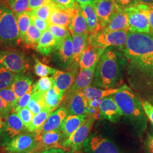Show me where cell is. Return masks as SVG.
I'll return each instance as SVG.
<instances>
[{
	"label": "cell",
	"mask_w": 153,
	"mask_h": 153,
	"mask_svg": "<svg viewBox=\"0 0 153 153\" xmlns=\"http://www.w3.org/2000/svg\"><path fill=\"white\" fill-rule=\"evenodd\" d=\"M8 6L16 17L25 11H30L29 0H6Z\"/></svg>",
	"instance_id": "e575fe53"
},
{
	"label": "cell",
	"mask_w": 153,
	"mask_h": 153,
	"mask_svg": "<svg viewBox=\"0 0 153 153\" xmlns=\"http://www.w3.org/2000/svg\"><path fill=\"white\" fill-rule=\"evenodd\" d=\"M83 148L86 153H123L114 142L97 133L88 136Z\"/></svg>",
	"instance_id": "30bf717a"
},
{
	"label": "cell",
	"mask_w": 153,
	"mask_h": 153,
	"mask_svg": "<svg viewBox=\"0 0 153 153\" xmlns=\"http://www.w3.org/2000/svg\"><path fill=\"white\" fill-rule=\"evenodd\" d=\"M57 5V4L52 1L30 11L31 14L37 16L39 18L48 21L52 12Z\"/></svg>",
	"instance_id": "d590c367"
},
{
	"label": "cell",
	"mask_w": 153,
	"mask_h": 153,
	"mask_svg": "<svg viewBox=\"0 0 153 153\" xmlns=\"http://www.w3.org/2000/svg\"><path fill=\"white\" fill-rule=\"evenodd\" d=\"M124 56L131 62L147 71H153V39L147 33L128 31Z\"/></svg>",
	"instance_id": "3957f363"
},
{
	"label": "cell",
	"mask_w": 153,
	"mask_h": 153,
	"mask_svg": "<svg viewBox=\"0 0 153 153\" xmlns=\"http://www.w3.org/2000/svg\"><path fill=\"white\" fill-rule=\"evenodd\" d=\"M88 36L89 33L72 36L73 57L71 68L77 69L81 57L88 44Z\"/></svg>",
	"instance_id": "7402d4cb"
},
{
	"label": "cell",
	"mask_w": 153,
	"mask_h": 153,
	"mask_svg": "<svg viewBox=\"0 0 153 153\" xmlns=\"http://www.w3.org/2000/svg\"><path fill=\"white\" fill-rule=\"evenodd\" d=\"M73 57V42L71 35H69L53 52L52 60L58 66L62 69H67L72 64Z\"/></svg>",
	"instance_id": "7c38bea8"
},
{
	"label": "cell",
	"mask_w": 153,
	"mask_h": 153,
	"mask_svg": "<svg viewBox=\"0 0 153 153\" xmlns=\"http://www.w3.org/2000/svg\"><path fill=\"white\" fill-rule=\"evenodd\" d=\"M88 117V116L86 115H68L62 123L60 128V131L64 135V140L70 137Z\"/></svg>",
	"instance_id": "83f0119b"
},
{
	"label": "cell",
	"mask_w": 153,
	"mask_h": 153,
	"mask_svg": "<svg viewBox=\"0 0 153 153\" xmlns=\"http://www.w3.org/2000/svg\"><path fill=\"white\" fill-rule=\"evenodd\" d=\"M48 30L59 41L62 42L68 36L71 35L68 28L55 25H49Z\"/></svg>",
	"instance_id": "ab89813d"
},
{
	"label": "cell",
	"mask_w": 153,
	"mask_h": 153,
	"mask_svg": "<svg viewBox=\"0 0 153 153\" xmlns=\"http://www.w3.org/2000/svg\"><path fill=\"white\" fill-rule=\"evenodd\" d=\"M152 104H153V101H152Z\"/></svg>",
	"instance_id": "91938a15"
},
{
	"label": "cell",
	"mask_w": 153,
	"mask_h": 153,
	"mask_svg": "<svg viewBox=\"0 0 153 153\" xmlns=\"http://www.w3.org/2000/svg\"><path fill=\"white\" fill-rule=\"evenodd\" d=\"M150 5L138 4L125 9L129 21V31L135 33H150L149 23Z\"/></svg>",
	"instance_id": "8992f818"
},
{
	"label": "cell",
	"mask_w": 153,
	"mask_h": 153,
	"mask_svg": "<svg viewBox=\"0 0 153 153\" xmlns=\"http://www.w3.org/2000/svg\"><path fill=\"white\" fill-rule=\"evenodd\" d=\"M140 4H144L148 5L153 6V0H137Z\"/></svg>",
	"instance_id": "9f6ffc18"
},
{
	"label": "cell",
	"mask_w": 153,
	"mask_h": 153,
	"mask_svg": "<svg viewBox=\"0 0 153 153\" xmlns=\"http://www.w3.org/2000/svg\"><path fill=\"white\" fill-rule=\"evenodd\" d=\"M16 74L10 88L19 99L32 88L33 78L30 73Z\"/></svg>",
	"instance_id": "cb8c5ba5"
},
{
	"label": "cell",
	"mask_w": 153,
	"mask_h": 153,
	"mask_svg": "<svg viewBox=\"0 0 153 153\" xmlns=\"http://www.w3.org/2000/svg\"><path fill=\"white\" fill-rule=\"evenodd\" d=\"M118 88L103 89L90 86L83 90L82 92L88 100L98 99L104 98L116 93Z\"/></svg>",
	"instance_id": "f546056e"
},
{
	"label": "cell",
	"mask_w": 153,
	"mask_h": 153,
	"mask_svg": "<svg viewBox=\"0 0 153 153\" xmlns=\"http://www.w3.org/2000/svg\"><path fill=\"white\" fill-rule=\"evenodd\" d=\"M150 34H151V35H151V36H152V38H153V33H150Z\"/></svg>",
	"instance_id": "6f0895ef"
},
{
	"label": "cell",
	"mask_w": 153,
	"mask_h": 153,
	"mask_svg": "<svg viewBox=\"0 0 153 153\" xmlns=\"http://www.w3.org/2000/svg\"><path fill=\"white\" fill-rule=\"evenodd\" d=\"M68 30L72 36L89 33L88 23L82 14L81 8L78 3L74 11L71 23L68 27Z\"/></svg>",
	"instance_id": "4316f807"
},
{
	"label": "cell",
	"mask_w": 153,
	"mask_h": 153,
	"mask_svg": "<svg viewBox=\"0 0 153 153\" xmlns=\"http://www.w3.org/2000/svg\"><path fill=\"white\" fill-rule=\"evenodd\" d=\"M27 131V128L16 113L12 112L6 120L5 126L0 137V146L4 147L14 138Z\"/></svg>",
	"instance_id": "8fae6325"
},
{
	"label": "cell",
	"mask_w": 153,
	"mask_h": 153,
	"mask_svg": "<svg viewBox=\"0 0 153 153\" xmlns=\"http://www.w3.org/2000/svg\"><path fill=\"white\" fill-rule=\"evenodd\" d=\"M16 74L0 65V90L10 88Z\"/></svg>",
	"instance_id": "74e56055"
},
{
	"label": "cell",
	"mask_w": 153,
	"mask_h": 153,
	"mask_svg": "<svg viewBox=\"0 0 153 153\" xmlns=\"http://www.w3.org/2000/svg\"><path fill=\"white\" fill-rule=\"evenodd\" d=\"M12 111L10 104L0 97V116L6 120Z\"/></svg>",
	"instance_id": "f6af8a7d"
},
{
	"label": "cell",
	"mask_w": 153,
	"mask_h": 153,
	"mask_svg": "<svg viewBox=\"0 0 153 153\" xmlns=\"http://www.w3.org/2000/svg\"><path fill=\"white\" fill-rule=\"evenodd\" d=\"M45 93L33 92L31 99L28 104L27 107L33 115H36L45 108Z\"/></svg>",
	"instance_id": "1f68e13d"
},
{
	"label": "cell",
	"mask_w": 153,
	"mask_h": 153,
	"mask_svg": "<svg viewBox=\"0 0 153 153\" xmlns=\"http://www.w3.org/2000/svg\"><path fill=\"white\" fill-rule=\"evenodd\" d=\"M102 30L108 31H129L128 16L125 9L119 7Z\"/></svg>",
	"instance_id": "d6986e66"
},
{
	"label": "cell",
	"mask_w": 153,
	"mask_h": 153,
	"mask_svg": "<svg viewBox=\"0 0 153 153\" xmlns=\"http://www.w3.org/2000/svg\"><path fill=\"white\" fill-rule=\"evenodd\" d=\"M104 51V50L98 49L92 45L88 44L79 60V66L80 69H88L94 65L98 62Z\"/></svg>",
	"instance_id": "d4e9b609"
},
{
	"label": "cell",
	"mask_w": 153,
	"mask_h": 153,
	"mask_svg": "<svg viewBox=\"0 0 153 153\" xmlns=\"http://www.w3.org/2000/svg\"><path fill=\"white\" fill-rule=\"evenodd\" d=\"M42 33H41L32 23H31L23 42L28 48L36 49Z\"/></svg>",
	"instance_id": "d6a6232c"
},
{
	"label": "cell",
	"mask_w": 153,
	"mask_h": 153,
	"mask_svg": "<svg viewBox=\"0 0 153 153\" xmlns=\"http://www.w3.org/2000/svg\"><path fill=\"white\" fill-rule=\"evenodd\" d=\"M16 114L19 117V118L28 129V128L30 127L31 124L34 116L33 112L27 107H26L19 111L16 113Z\"/></svg>",
	"instance_id": "7bdbcfd3"
},
{
	"label": "cell",
	"mask_w": 153,
	"mask_h": 153,
	"mask_svg": "<svg viewBox=\"0 0 153 153\" xmlns=\"http://www.w3.org/2000/svg\"><path fill=\"white\" fill-rule=\"evenodd\" d=\"M38 136L36 132L27 131L12 139L4 146V153H31L38 145Z\"/></svg>",
	"instance_id": "ba28073f"
},
{
	"label": "cell",
	"mask_w": 153,
	"mask_h": 153,
	"mask_svg": "<svg viewBox=\"0 0 153 153\" xmlns=\"http://www.w3.org/2000/svg\"><path fill=\"white\" fill-rule=\"evenodd\" d=\"M16 17L6 4L0 3V41L4 45L13 46L19 42Z\"/></svg>",
	"instance_id": "277c9868"
},
{
	"label": "cell",
	"mask_w": 153,
	"mask_h": 153,
	"mask_svg": "<svg viewBox=\"0 0 153 153\" xmlns=\"http://www.w3.org/2000/svg\"><path fill=\"white\" fill-rule=\"evenodd\" d=\"M68 116V112L65 107H61L56 109L49 115L41 130L37 133L40 134L47 131L60 130L61 126Z\"/></svg>",
	"instance_id": "ac0fdd59"
},
{
	"label": "cell",
	"mask_w": 153,
	"mask_h": 153,
	"mask_svg": "<svg viewBox=\"0 0 153 153\" xmlns=\"http://www.w3.org/2000/svg\"><path fill=\"white\" fill-rule=\"evenodd\" d=\"M65 93L61 91L55 85L45 94V107L54 111L64 99Z\"/></svg>",
	"instance_id": "f1b7e54d"
},
{
	"label": "cell",
	"mask_w": 153,
	"mask_h": 153,
	"mask_svg": "<svg viewBox=\"0 0 153 153\" xmlns=\"http://www.w3.org/2000/svg\"><path fill=\"white\" fill-rule=\"evenodd\" d=\"M149 23H150V33H153V6H150L149 9Z\"/></svg>",
	"instance_id": "816d5d0a"
},
{
	"label": "cell",
	"mask_w": 153,
	"mask_h": 153,
	"mask_svg": "<svg viewBox=\"0 0 153 153\" xmlns=\"http://www.w3.org/2000/svg\"><path fill=\"white\" fill-rule=\"evenodd\" d=\"M65 153H73V152H65Z\"/></svg>",
	"instance_id": "680465c9"
},
{
	"label": "cell",
	"mask_w": 153,
	"mask_h": 153,
	"mask_svg": "<svg viewBox=\"0 0 153 153\" xmlns=\"http://www.w3.org/2000/svg\"><path fill=\"white\" fill-rule=\"evenodd\" d=\"M0 97L7 103L10 104L12 109L16 105L18 99L11 88H5L1 90Z\"/></svg>",
	"instance_id": "60d3db41"
},
{
	"label": "cell",
	"mask_w": 153,
	"mask_h": 153,
	"mask_svg": "<svg viewBox=\"0 0 153 153\" xmlns=\"http://www.w3.org/2000/svg\"><path fill=\"white\" fill-rule=\"evenodd\" d=\"M128 31H108L101 30L98 33L89 34L88 44L99 49L105 51L109 47L122 49L126 43Z\"/></svg>",
	"instance_id": "5b68a950"
},
{
	"label": "cell",
	"mask_w": 153,
	"mask_h": 153,
	"mask_svg": "<svg viewBox=\"0 0 153 153\" xmlns=\"http://www.w3.org/2000/svg\"><path fill=\"white\" fill-rule=\"evenodd\" d=\"M100 22L102 30L119 8L114 0H97L93 5Z\"/></svg>",
	"instance_id": "e0dca14e"
},
{
	"label": "cell",
	"mask_w": 153,
	"mask_h": 153,
	"mask_svg": "<svg viewBox=\"0 0 153 153\" xmlns=\"http://www.w3.org/2000/svg\"><path fill=\"white\" fill-rule=\"evenodd\" d=\"M52 0H29V8L31 10L52 2Z\"/></svg>",
	"instance_id": "f907efd6"
},
{
	"label": "cell",
	"mask_w": 153,
	"mask_h": 153,
	"mask_svg": "<svg viewBox=\"0 0 153 153\" xmlns=\"http://www.w3.org/2000/svg\"><path fill=\"white\" fill-rule=\"evenodd\" d=\"M76 70L71 69V71H62L57 70L53 74L55 85L63 93L71 87L76 78Z\"/></svg>",
	"instance_id": "484cf974"
},
{
	"label": "cell",
	"mask_w": 153,
	"mask_h": 153,
	"mask_svg": "<svg viewBox=\"0 0 153 153\" xmlns=\"http://www.w3.org/2000/svg\"><path fill=\"white\" fill-rule=\"evenodd\" d=\"M62 42L59 41L49 30H47L42 33L36 49L39 53L48 56L53 53Z\"/></svg>",
	"instance_id": "603a6c76"
},
{
	"label": "cell",
	"mask_w": 153,
	"mask_h": 153,
	"mask_svg": "<svg viewBox=\"0 0 153 153\" xmlns=\"http://www.w3.org/2000/svg\"><path fill=\"white\" fill-rule=\"evenodd\" d=\"M31 64L27 56L18 50L7 49L0 53V65L15 74L26 72Z\"/></svg>",
	"instance_id": "52a82bcc"
},
{
	"label": "cell",
	"mask_w": 153,
	"mask_h": 153,
	"mask_svg": "<svg viewBox=\"0 0 153 153\" xmlns=\"http://www.w3.org/2000/svg\"><path fill=\"white\" fill-rule=\"evenodd\" d=\"M74 10H70L57 5L52 12L48 22L49 25H55L68 28Z\"/></svg>",
	"instance_id": "ffe728a7"
},
{
	"label": "cell",
	"mask_w": 153,
	"mask_h": 153,
	"mask_svg": "<svg viewBox=\"0 0 153 153\" xmlns=\"http://www.w3.org/2000/svg\"><path fill=\"white\" fill-rule=\"evenodd\" d=\"M79 5L88 23L89 34L100 31L102 30L100 22L94 5L92 4H80Z\"/></svg>",
	"instance_id": "44dd1931"
},
{
	"label": "cell",
	"mask_w": 153,
	"mask_h": 153,
	"mask_svg": "<svg viewBox=\"0 0 153 153\" xmlns=\"http://www.w3.org/2000/svg\"><path fill=\"white\" fill-rule=\"evenodd\" d=\"M33 93V87L31 88L27 93L22 95L21 97L18 99L16 105L12 109V111L17 113L21 109L27 107L28 104L31 99Z\"/></svg>",
	"instance_id": "b9f144b4"
},
{
	"label": "cell",
	"mask_w": 153,
	"mask_h": 153,
	"mask_svg": "<svg viewBox=\"0 0 153 153\" xmlns=\"http://www.w3.org/2000/svg\"><path fill=\"white\" fill-rule=\"evenodd\" d=\"M6 120L5 119H4L3 117H2L0 116V137L1 136L2 133L3 131L4 126H5V124Z\"/></svg>",
	"instance_id": "11a10c76"
},
{
	"label": "cell",
	"mask_w": 153,
	"mask_h": 153,
	"mask_svg": "<svg viewBox=\"0 0 153 153\" xmlns=\"http://www.w3.org/2000/svg\"><path fill=\"white\" fill-rule=\"evenodd\" d=\"M30 17H31V23L38 29L41 33H43L45 31L48 30L49 25L48 21H44L42 19L39 18L37 16L31 14V11H30Z\"/></svg>",
	"instance_id": "ee69618b"
},
{
	"label": "cell",
	"mask_w": 153,
	"mask_h": 153,
	"mask_svg": "<svg viewBox=\"0 0 153 153\" xmlns=\"http://www.w3.org/2000/svg\"><path fill=\"white\" fill-rule=\"evenodd\" d=\"M76 2L80 4H92L94 5L97 0H75Z\"/></svg>",
	"instance_id": "db71d44e"
},
{
	"label": "cell",
	"mask_w": 153,
	"mask_h": 153,
	"mask_svg": "<svg viewBox=\"0 0 153 153\" xmlns=\"http://www.w3.org/2000/svg\"><path fill=\"white\" fill-rule=\"evenodd\" d=\"M55 85L53 78L49 76L41 77L33 85V92L46 93Z\"/></svg>",
	"instance_id": "8d00e7d4"
},
{
	"label": "cell",
	"mask_w": 153,
	"mask_h": 153,
	"mask_svg": "<svg viewBox=\"0 0 153 153\" xmlns=\"http://www.w3.org/2000/svg\"><path fill=\"white\" fill-rule=\"evenodd\" d=\"M143 148L146 153H153V131H148L143 142Z\"/></svg>",
	"instance_id": "7dc6e473"
},
{
	"label": "cell",
	"mask_w": 153,
	"mask_h": 153,
	"mask_svg": "<svg viewBox=\"0 0 153 153\" xmlns=\"http://www.w3.org/2000/svg\"><path fill=\"white\" fill-rule=\"evenodd\" d=\"M96 119L92 116L88 118L80 126L74 131L71 136L61 143L62 149L69 150L71 152H77L83 147V144L89 136Z\"/></svg>",
	"instance_id": "9c48e42d"
},
{
	"label": "cell",
	"mask_w": 153,
	"mask_h": 153,
	"mask_svg": "<svg viewBox=\"0 0 153 153\" xmlns=\"http://www.w3.org/2000/svg\"><path fill=\"white\" fill-rule=\"evenodd\" d=\"M56 4L70 10H74L77 2L75 0H52Z\"/></svg>",
	"instance_id": "bcb514c9"
},
{
	"label": "cell",
	"mask_w": 153,
	"mask_h": 153,
	"mask_svg": "<svg viewBox=\"0 0 153 153\" xmlns=\"http://www.w3.org/2000/svg\"><path fill=\"white\" fill-rule=\"evenodd\" d=\"M98 63V62H97ZM97 63L88 69H80L75 81L71 88L65 93L64 97L69 96L79 91H83L92 83Z\"/></svg>",
	"instance_id": "9a60e30c"
},
{
	"label": "cell",
	"mask_w": 153,
	"mask_h": 153,
	"mask_svg": "<svg viewBox=\"0 0 153 153\" xmlns=\"http://www.w3.org/2000/svg\"><path fill=\"white\" fill-rule=\"evenodd\" d=\"M68 115H86L88 116V100L82 91H76L64 97Z\"/></svg>",
	"instance_id": "5bb4252c"
},
{
	"label": "cell",
	"mask_w": 153,
	"mask_h": 153,
	"mask_svg": "<svg viewBox=\"0 0 153 153\" xmlns=\"http://www.w3.org/2000/svg\"><path fill=\"white\" fill-rule=\"evenodd\" d=\"M124 56L114 47L105 49L96 66L92 86L110 89L118 86L122 76Z\"/></svg>",
	"instance_id": "6da1fadb"
},
{
	"label": "cell",
	"mask_w": 153,
	"mask_h": 153,
	"mask_svg": "<svg viewBox=\"0 0 153 153\" xmlns=\"http://www.w3.org/2000/svg\"><path fill=\"white\" fill-rule=\"evenodd\" d=\"M37 134L39 141L38 150L44 149L45 150L52 148H60L62 149L61 143L64 140V137L60 130Z\"/></svg>",
	"instance_id": "2e32d148"
},
{
	"label": "cell",
	"mask_w": 153,
	"mask_h": 153,
	"mask_svg": "<svg viewBox=\"0 0 153 153\" xmlns=\"http://www.w3.org/2000/svg\"><path fill=\"white\" fill-rule=\"evenodd\" d=\"M111 96L120 107L137 137H142L146 130L148 120L142 107V101L137 94L124 85Z\"/></svg>",
	"instance_id": "7a4b0ae2"
},
{
	"label": "cell",
	"mask_w": 153,
	"mask_h": 153,
	"mask_svg": "<svg viewBox=\"0 0 153 153\" xmlns=\"http://www.w3.org/2000/svg\"><path fill=\"white\" fill-rule=\"evenodd\" d=\"M65 150L64 149L60 148H52L48 150H45L40 153H65Z\"/></svg>",
	"instance_id": "f5cc1de1"
},
{
	"label": "cell",
	"mask_w": 153,
	"mask_h": 153,
	"mask_svg": "<svg viewBox=\"0 0 153 153\" xmlns=\"http://www.w3.org/2000/svg\"><path fill=\"white\" fill-rule=\"evenodd\" d=\"M57 69L46 65L41 62L38 59H35V64L34 65V71L36 76L40 77L48 76L53 74Z\"/></svg>",
	"instance_id": "f35d334b"
},
{
	"label": "cell",
	"mask_w": 153,
	"mask_h": 153,
	"mask_svg": "<svg viewBox=\"0 0 153 153\" xmlns=\"http://www.w3.org/2000/svg\"><path fill=\"white\" fill-rule=\"evenodd\" d=\"M142 107L147 117L153 125V105L146 100H142Z\"/></svg>",
	"instance_id": "c3c4849f"
},
{
	"label": "cell",
	"mask_w": 153,
	"mask_h": 153,
	"mask_svg": "<svg viewBox=\"0 0 153 153\" xmlns=\"http://www.w3.org/2000/svg\"><path fill=\"white\" fill-rule=\"evenodd\" d=\"M17 24L19 29V40L23 41L26 33L30 27L31 21L30 17V11H25L16 17Z\"/></svg>",
	"instance_id": "836d02e7"
},
{
	"label": "cell",
	"mask_w": 153,
	"mask_h": 153,
	"mask_svg": "<svg viewBox=\"0 0 153 153\" xmlns=\"http://www.w3.org/2000/svg\"><path fill=\"white\" fill-rule=\"evenodd\" d=\"M123 114L116 102L110 95L102 99L99 110V119L116 123L120 121Z\"/></svg>",
	"instance_id": "4fadbf2b"
},
{
	"label": "cell",
	"mask_w": 153,
	"mask_h": 153,
	"mask_svg": "<svg viewBox=\"0 0 153 153\" xmlns=\"http://www.w3.org/2000/svg\"><path fill=\"white\" fill-rule=\"evenodd\" d=\"M52 112L51 109L45 107L38 114L34 115L31 124L28 128V131L38 133L40 131Z\"/></svg>",
	"instance_id": "4dcf8cb0"
},
{
	"label": "cell",
	"mask_w": 153,
	"mask_h": 153,
	"mask_svg": "<svg viewBox=\"0 0 153 153\" xmlns=\"http://www.w3.org/2000/svg\"><path fill=\"white\" fill-rule=\"evenodd\" d=\"M116 5L122 9H126L140 4L137 0H114Z\"/></svg>",
	"instance_id": "681fc988"
}]
</instances>
